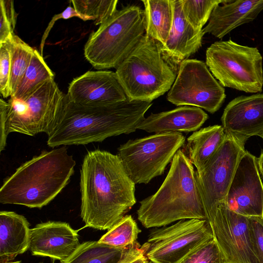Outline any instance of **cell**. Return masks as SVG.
Here are the masks:
<instances>
[{
    "instance_id": "obj_29",
    "label": "cell",
    "mask_w": 263,
    "mask_h": 263,
    "mask_svg": "<svg viewBox=\"0 0 263 263\" xmlns=\"http://www.w3.org/2000/svg\"><path fill=\"white\" fill-rule=\"evenodd\" d=\"M70 2L80 14L92 17L100 25L117 10V0H72Z\"/></svg>"
},
{
    "instance_id": "obj_10",
    "label": "cell",
    "mask_w": 263,
    "mask_h": 263,
    "mask_svg": "<svg viewBox=\"0 0 263 263\" xmlns=\"http://www.w3.org/2000/svg\"><path fill=\"white\" fill-rule=\"evenodd\" d=\"M213 238L206 219L181 220L173 225L155 228L141 246L152 263H181L191 252Z\"/></svg>"
},
{
    "instance_id": "obj_12",
    "label": "cell",
    "mask_w": 263,
    "mask_h": 263,
    "mask_svg": "<svg viewBox=\"0 0 263 263\" xmlns=\"http://www.w3.org/2000/svg\"><path fill=\"white\" fill-rule=\"evenodd\" d=\"M206 217L226 263H259L250 217L234 212L224 202L206 213Z\"/></svg>"
},
{
    "instance_id": "obj_19",
    "label": "cell",
    "mask_w": 263,
    "mask_h": 263,
    "mask_svg": "<svg viewBox=\"0 0 263 263\" xmlns=\"http://www.w3.org/2000/svg\"><path fill=\"white\" fill-rule=\"evenodd\" d=\"M212 12L208 24L202 29L222 39L237 27L252 22L263 10V0L223 1Z\"/></svg>"
},
{
    "instance_id": "obj_2",
    "label": "cell",
    "mask_w": 263,
    "mask_h": 263,
    "mask_svg": "<svg viewBox=\"0 0 263 263\" xmlns=\"http://www.w3.org/2000/svg\"><path fill=\"white\" fill-rule=\"evenodd\" d=\"M152 105V102L127 99L105 105L87 106L73 103L65 94L47 133V145L51 147L84 145L132 133L145 118Z\"/></svg>"
},
{
    "instance_id": "obj_9",
    "label": "cell",
    "mask_w": 263,
    "mask_h": 263,
    "mask_svg": "<svg viewBox=\"0 0 263 263\" xmlns=\"http://www.w3.org/2000/svg\"><path fill=\"white\" fill-rule=\"evenodd\" d=\"M185 140L180 132L155 134L128 140L118 148V155L135 184H147L164 173Z\"/></svg>"
},
{
    "instance_id": "obj_23",
    "label": "cell",
    "mask_w": 263,
    "mask_h": 263,
    "mask_svg": "<svg viewBox=\"0 0 263 263\" xmlns=\"http://www.w3.org/2000/svg\"><path fill=\"white\" fill-rule=\"evenodd\" d=\"M142 2L144 7L145 34L163 46L173 25V0H145Z\"/></svg>"
},
{
    "instance_id": "obj_24",
    "label": "cell",
    "mask_w": 263,
    "mask_h": 263,
    "mask_svg": "<svg viewBox=\"0 0 263 263\" xmlns=\"http://www.w3.org/2000/svg\"><path fill=\"white\" fill-rule=\"evenodd\" d=\"M128 248H115L98 241H86L60 263H119Z\"/></svg>"
},
{
    "instance_id": "obj_26",
    "label": "cell",
    "mask_w": 263,
    "mask_h": 263,
    "mask_svg": "<svg viewBox=\"0 0 263 263\" xmlns=\"http://www.w3.org/2000/svg\"><path fill=\"white\" fill-rule=\"evenodd\" d=\"M141 232L131 215L124 216L99 240V242L118 248H128L137 242Z\"/></svg>"
},
{
    "instance_id": "obj_20",
    "label": "cell",
    "mask_w": 263,
    "mask_h": 263,
    "mask_svg": "<svg viewBox=\"0 0 263 263\" xmlns=\"http://www.w3.org/2000/svg\"><path fill=\"white\" fill-rule=\"evenodd\" d=\"M208 119V114L202 109L182 106L171 110L151 114L137 125L136 129L155 134L195 132Z\"/></svg>"
},
{
    "instance_id": "obj_5",
    "label": "cell",
    "mask_w": 263,
    "mask_h": 263,
    "mask_svg": "<svg viewBox=\"0 0 263 263\" xmlns=\"http://www.w3.org/2000/svg\"><path fill=\"white\" fill-rule=\"evenodd\" d=\"M116 73L127 99L147 102L168 91L176 78L173 68L163 59L159 44L145 34Z\"/></svg>"
},
{
    "instance_id": "obj_27",
    "label": "cell",
    "mask_w": 263,
    "mask_h": 263,
    "mask_svg": "<svg viewBox=\"0 0 263 263\" xmlns=\"http://www.w3.org/2000/svg\"><path fill=\"white\" fill-rule=\"evenodd\" d=\"M12 43L11 96L14 95L30 63L34 49L14 34Z\"/></svg>"
},
{
    "instance_id": "obj_38",
    "label": "cell",
    "mask_w": 263,
    "mask_h": 263,
    "mask_svg": "<svg viewBox=\"0 0 263 263\" xmlns=\"http://www.w3.org/2000/svg\"><path fill=\"white\" fill-rule=\"evenodd\" d=\"M6 263H22V261H14V262H6Z\"/></svg>"
},
{
    "instance_id": "obj_17",
    "label": "cell",
    "mask_w": 263,
    "mask_h": 263,
    "mask_svg": "<svg viewBox=\"0 0 263 263\" xmlns=\"http://www.w3.org/2000/svg\"><path fill=\"white\" fill-rule=\"evenodd\" d=\"M80 244L78 231L66 222L49 221L30 230L29 250L32 255L64 261Z\"/></svg>"
},
{
    "instance_id": "obj_39",
    "label": "cell",
    "mask_w": 263,
    "mask_h": 263,
    "mask_svg": "<svg viewBox=\"0 0 263 263\" xmlns=\"http://www.w3.org/2000/svg\"><path fill=\"white\" fill-rule=\"evenodd\" d=\"M260 137L263 139V135Z\"/></svg>"
},
{
    "instance_id": "obj_34",
    "label": "cell",
    "mask_w": 263,
    "mask_h": 263,
    "mask_svg": "<svg viewBox=\"0 0 263 263\" xmlns=\"http://www.w3.org/2000/svg\"><path fill=\"white\" fill-rule=\"evenodd\" d=\"M73 17H79L84 21L88 20L94 21V19L92 17L80 14L74 9L73 7H72L70 6H68L62 12L54 15L49 23L41 39L40 49V53L42 56L46 40L55 22L59 19L66 20Z\"/></svg>"
},
{
    "instance_id": "obj_13",
    "label": "cell",
    "mask_w": 263,
    "mask_h": 263,
    "mask_svg": "<svg viewBox=\"0 0 263 263\" xmlns=\"http://www.w3.org/2000/svg\"><path fill=\"white\" fill-rule=\"evenodd\" d=\"M245 146L227 136L202 169L195 171L197 186L206 213L224 202Z\"/></svg>"
},
{
    "instance_id": "obj_32",
    "label": "cell",
    "mask_w": 263,
    "mask_h": 263,
    "mask_svg": "<svg viewBox=\"0 0 263 263\" xmlns=\"http://www.w3.org/2000/svg\"><path fill=\"white\" fill-rule=\"evenodd\" d=\"M0 44L10 41L14 35L16 14L13 1H0Z\"/></svg>"
},
{
    "instance_id": "obj_14",
    "label": "cell",
    "mask_w": 263,
    "mask_h": 263,
    "mask_svg": "<svg viewBox=\"0 0 263 263\" xmlns=\"http://www.w3.org/2000/svg\"><path fill=\"white\" fill-rule=\"evenodd\" d=\"M224 203L241 215L263 217V183L257 158L246 151L239 161Z\"/></svg>"
},
{
    "instance_id": "obj_15",
    "label": "cell",
    "mask_w": 263,
    "mask_h": 263,
    "mask_svg": "<svg viewBox=\"0 0 263 263\" xmlns=\"http://www.w3.org/2000/svg\"><path fill=\"white\" fill-rule=\"evenodd\" d=\"M73 103L83 106H97L127 99L116 72L88 71L73 79L66 94Z\"/></svg>"
},
{
    "instance_id": "obj_37",
    "label": "cell",
    "mask_w": 263,
    "mask_h": 263,
    "mask_svg": "<svg viewBox=\"0 0 263 263\" xmlns=\"http://www.w3.org/2000/svg\"><path fill=\"white\" fill-rule=\"evenodd\" d=\"M130 263H150L144 254L141 255Z\"/></svg>"
},
{
    "instance_id": "obj_40",
    "label": "cell",
    "mask_w": 263,
    "mask_h": 263,
    "mask_svg": "<svg viewBox=\"0 0 263 263\" xmlns=\"http://www.w3.org/2000/svg\"><path fill=\"white\" fill-rule=\"evenodd\" d=\"M41 263H42V262H41Z\"/></svg>"
},
{
    "instance_id": "obj_25",
    "label": "cell",
    "mask_w": 263,
    "mask_h": 263,
    "mask_svg": "<svg viewBox=\"0 0 263 263\" xmlns=\"http://www.w3.org/2000/svg\"><path fill=\"white\" fill-rule=\"evenodd\" d=\"M53 78L54 74L43 56L37 50L34 49L30 63L18 89L14 95L10 97L23 100L42 84Z\"/></svg>"
},
{
    "instance_id": "obj_6",
    "label": "cell",
    "mask_w": 263,
    "mask_h": 263,
    "mask_svg": "<svg viewBox=\"0 0 263 263\" xmlns=\"http://www.w3.org/2000/svg\"><path fill=\"white\" fill-rule=\"evenodd\" d=\"M145 33L143 10L127 5L117 10L91 33L84 46L85 58L96 69H116Z\"/></svg>"
},
{
    "instance_id": "obj_36",
    "label": "cell",
    "mask_w": 263,
    "mask_h": 263,
    "mask_svg": "<svg viewBox=\"0 0 263 263\" xmlns=\"http://www.w3.org/2000/svg\"><path fill=\"white\" fill-rule=\"evenodd\" d=\"M257 164L259 172L263 176V151L259 158H257Z\"/></svg>"
},
{
    "instance_id": "obj_33",
    "label": "cell",
    "mask_w": 263,
    "mask_h": 263,
    "mask_svg": "<svg viewBox=\"0 0 263 263\" xmlns=\"http://www.w3.org/2000/svg\"><path fill=\"white\" fill-rule=\"evenodd\" d=\"M255 253L259 263H263V217H250Z\"/></svg>"
},
{
    "instance_id": "obj_35",
    "label": "cell",
    "mask_w": 263,
    "mask_h": 263,
    "mask_svg": "<svg viewBox=\"0 0 263 263\" xmlns=\"http://www.w3.org/2000/svg\"><path fill=\"white\" fill-rule=\"evenodd\" d=\"M143 254H144V251L137 242L127 249L124 256L119 263H130Z\"/></svg>"
},
{
    "instance_id": "obj_1",
    "label": "cell",
    "mask_w": 263,
    "mask_h": 263,
    "mask_svg": "<svg viewBox=\"0 0 263 263\" xmlns=\"http://www.w3.org/2000/svg\"><path fill=\"white\" fill-rule=\"evenodd\" d=\"M81 217L86 227L109 230L136 203L135 183L118 155L88 152L81 169Z\"/></svg>"
},
{
    "instance_id": "obj_31",
    "label": "cell",
    "mask_w": 263,
    "mask_h": 263,
    "mask_svg": "<svg viewBox=\"0 0 263 263\" xmlns=\"http://www.w3.org/2000/svg\"><path fill=\"white\" fill-rule=\"evenodd\" d=\"M12 40L0 44V91L4 98L11 96Z\"/></svg>"
},
{
    "instance_id": "obj_22",
    "label": "cell",
    "mask_w": 263,
    "mask_h": 263,
    "mask_svg": "<svg viewBox=\"0 0 263 263\" xmlns=\"http://www.w3.org/2000/svg\"><path fill=\"white\" fill-rule=\"evenodd\" d=\"M226 137L223 127L215 125L196 130L187 138V157L196 170L203 168L222 145Z\"/></svg>"
},
{
    "instance_id": "obj_16",
    "label": "cell",
    "mask_w": 263,
    "mask_h": 263,
    "mask_svg": "<svg viewBox=\"0 0 263 263\" xmlns=\"http://www.w3.org/2000/svg\"><path fill=\"white\" fill-rule=\"evenodd\" d=\"M226 135L245 146L252 136L263 135V93L241 96L230 101L221 118Z\"/></svg>"
},
{
    "instance_id": "obj_8",
    "label": "cell",
    "mask_w": 263,
    "mask_h": 263,
    "mask_svg": "<svg viewBox=\"0 0 263 263\" xmlns=\"http://www.w3.org/2000/svg\"><path fill=\"white\" fill-rule=\"evenodd\" d=\"M205 56L206 66L223 87L248 93L262 91V57L257 48L229 39L212 44Z\"/></svg>"
},
{
    "instance_id": "obj_7",
    "label": "cell",
    "mask_w": 263,
    "mask_h": 263,
    "mask_svg": "<svg viewBox=\"0 0 263 263\" xmlns=\"http://www.w3.org/2000/svg\"><path fill=\"white\" fill-rule=\"evenodd\" d=\"M64 94L54 78L48 80L23 100H0V151L11 133L33 136L46 134L61 104Z\"/></svg>"
},
{
    "instance_id": "obj_30",
    "label": "cell",
    "mask_w": 263,
    "mask_h": 263,
    "mask_svg": "<svg viewBox=\"0 0 263 263\" xmlns=\"http://www.w3.org/2000/svg\"><path fill=\"white\" fill-rule=\"evenodd\" d=\"M181 263H226L214 238L188 255Z\"/></svg>"
},
{
    "instance_id": "obj_11",
    "label": "cell",
    "mask_w": 263,
    "mask_h": 263,
    "mask_svg": "<svg viewBox=\"0 0 263 263\" xmlns=\"http://www.w3.org/2000/svg\"><path fill=\"white\" fill-rule=\"evenodd\" d=\"M226 97L224 88L214 78L205 63L187 59L179 65L166 98L177 106H194L214 114Z\"/></svg>"
},
{
    "instance_id": "obj_28",
    "label": "cell",
    "mask_w": 263,
    "mask_h": 263,
    "mask_svg": "<svg viewBox=\"0 0 263 263\" xmlns=\"http://www.w3.org/2000/svg\"><path fill=\"white\" fill-rule=\"evenodd\" d=\"M222 0H180L184 17L196 29H202L209 21L214 8Z\"/></svg>"
},
{
    "instance_id": "obj_4",
    "label": "cell",
    "mask_w": 263,
    "mask_h": 263,
    "mask_svg": "<svg viewBox=\"0 0 263 263\" xmlns=\"http://www.w3.org/2000/svg\"><path fill=\"white\" fill-rule=\"evenodd\" d=\"M140 203L138 219L146 228L165 226L181 220H206L193 165L181 149L173 157L159 189Z\"/></svg>"
},
{
    "instance_id": "obj_21",
    "label": "cell",
    "mask_w": 263,
    "mask_h": 263,
    "mask_svg": "<svg viewBox=\"0 0 263 263\" xmlns=\"http://www.w3.org/2000/svg\"><path fill=\"white\" fill-rule=\"evenodd\" d=\"M29 223L23 215L14 212H0V263L13 260L29 247Z\"/></svg>"
},
{
    "instance_id": "obj_3",
    "label": "cell",
    "mask_w": 263,
    "mask_h": 263,
    "mask_svg": "<svg viewBox=\"0 0 263 263\" xmlns=\"http://www.w3.org/2000/svg\"><path fill=\"white\" fill-rule=\"evenodd\" d=\"M75 165L65 146L43 151L4 181L0 189V202L41 209L68 183Z\"/></svg>"
},
{
    "instance_id": "obj_18",
    "label": "cell",
    "mask_w": 263,
    "mask_h": 263,
    "mask_svg": "<svg viewBox=\"0 0 263 263\" xmlns=\"http://www.w3.org/2000/svg\"><path fill=\"white\" fill-rule=\"evenodd\" d=\"M174 17L168 37L160 46L163 59L173 68L196 53L201 47L202 29H196L184 17L180 0H173Z\"/></svg>"
}]
</instances>
